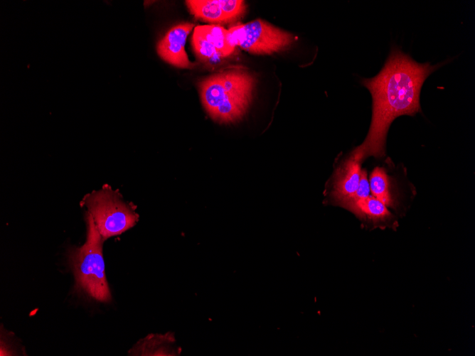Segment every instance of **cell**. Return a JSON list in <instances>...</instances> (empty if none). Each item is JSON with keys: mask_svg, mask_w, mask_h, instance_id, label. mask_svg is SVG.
I'll return each instance as SVG.
<instances>
[{"mask_svg": "<svg viewBox=\"0 0 475 356\" xmlns=\"http://www.w3.org/2000/svg\"><path fill=\"white\" fill-rule=\"evenodd\" d=\"M439 67L417 63L399 48H392L380 72L362 82L373 97V118L368 136L352 152V158L361 162L370 156H385L386 135L390 124L399 116L414 115L420 111L422 83Z\"/></svg>", "mask_w": 475, "mask_h": 356, "instance_id": "obj_1", "label": "cell"}, {"mask_svg": "<svg viewBox=\"0 0 475 356\" xmlns=\"http://www.w3.org/2000/svg\"><path fill=\"white\" fill-rule=\"evenodd\" d=\"M256 82L255 77L247 70L235 68L202 78L198 89L209 117L220 124H231L245 115Z\"/></svg>", "mask_w": 475, "mask_h": 356, "instance_id": "obj_2", "label": "cell"}, {"mask_svg": "<svg viewBox=\"0 0 475 356\" xmlns=\"http://www.w3.org/2000/svg\"><path fill=\"white\" fill-rule=\"evenodd\" d=\"M85 220L87 226L85 244L70 247L68 252L75 281V288L96 301L110 303L112 297L105 274L104 241L88 211L85 213Z\"/></svg>", "mask_w": 475, "mask_h": 356, "instance_id": "obj_3", "label": "cell"}, {"mask_svg": "<svg viewBox=\"0 0 475 356\" xmlns=\"http://www.w3.org/2000/svg\"><path fill=\"white\" fill-rule=\"evenodd\" d=\"M81 204L92 215L103 241L122 234L139 220L136 207L124 201L122 195L108 185L85 195Z\"/></svg>", "mask_w": 475, "mask_h": 356, "instance_id": "obj_4", "label": "cell"}, {"mask_svg": "<svg viewBox=\"0 0 475 356\" xmlns=\"http://www.w3.org/2000/svg\"><path fill=\"white\" fill-rule=\"evenodd\" d=\"M235 46L255 55H270L285 50L294 36L262 20L237 25L228 29Z\"/></svg>", "mask_w": 475, "mask_h": 356, "instance_id": "obj_5", "label": "cell"}, {"mask_svg": "<svg viewBox=\"0 0 475 356\" xmlns=\"http://www.w3.org/2000/svg\"><path fill=\"white\" fill-rule=\"evenodd\" d=\"M194 24L181 23L169 28L156 44L158 55L166 63L182 69H191L194 63L190 61L185 44Z\"/></svg>", "mask_w": 475, "mask_h": 356, "instance_id": "obj_6", "label": "cell"}, {"mask_svg": "<svg viewBox=\"0 0 475 356\" xmlns=\"http://www.w3.org/2000/svg\"><path fill=\"white\" fill-rule=\"evenodd\" d=\"M181 353V347L177 345L172 332L150 333L128 351V355L134 356H178Z\"/></svg>", "mask_w": 475, "mask_h": 356, "instance_id": "obj_7", "label": "cell"}, {"mask_svg": "<svg viewBox=\"0 0 475 356\" xmlns=\"http://www.w3.org/2000/svg\"><path fill=\"white\" fill-rule=\"evenodd\" d=\"M361 171V162L351 157L337 171L332 195L342 205L355 198Z\"/></svg>", "mask_w": 475, "mask_h": 356, "instance_id": "obj_8", "label": "cell"}, {"mask_svg": "<svg viewBox=\"0 0 475 356\" xmlns=\"http://www.w3.org/2000/svg\"><path fill=\"white\" fill-rule=\"evenodd\" d=\"M358 217L368 218L374 225L390 227L393 221V215L387 207L373 195L363 199H354L343 205Z\"/></svg>", "mask_w": 475, "mask_h": 356, "instance_id": "obj_9", "label": "cell"}, {"mask_svg": "<svg viewBox=\"0 0 475 356\" xmlns=\"http://www.w3.org/2000/svg\"><path fill=\"white\" fill-rule=\"evenodd\" d=\"M195 28L215 47L221 59L235 53L236 46L229 30L215 24L197 26Z\"/></svg>", "mask_w": 475, "mask_h": 356, "instance_id": "obj_10", "label": "cell"}, {"mask_svg": "<svg viewBox=\"0 0 475 356\" xmlns=\"http://www.w3.org/2000/svg\"><path fill=\"white\" fill-rule=\"evenodd\" d=\"M185 2L196 18L213 23L229 22L222 9L220 0H187Z\"/></svg>", "mask_w": 475, "mask_h": 356, "instance_id": "obj_11", "label": "cell"}, {"mask_svg": "<svg viewBox=\"0 0 475 356\" xmlns=\"http://www.w3.org/2000/svg\"><path fill=\"white\" fill-rule=\"evenodd\" d=\"M370 189L372 195L386 207H393L394 200L390 191L389 178L382 168H375L370 176Z\"/></svg>", "mask_w": 475, "mask_h": 356, "instance_id": "obj_12", "label": "cell"}, {"mask_svg": "<svg viewBox=\"0 0 475 356\" xmlns=\"http://www.w3.org/2000/svg\"><path fill=\"white\" fill-rule=\"evenodd\" d=\"M191 45L194 54L202 63L221 59L215 47L195 28L192 35Z\"/></svg>", "mask_w": 475, "mask_h": 356, "instance_id": "obj_13", "label": "cell"}, {"mask_svg": "<svg viewBox=\"0 0 475 356\" xmlns=\"http://www.w3.org/2000/svg\"><path fill=\"white\" fill-rule=\"evenodd\" d=\"M370 185L365 171H361V178L354 199H363L370 196ZM353 199V200H354Z\"/></svg>", "mask_w": 475, "mask_h": 356, "instance_id": "obj_14", "label": "cell"}]
</instances>
